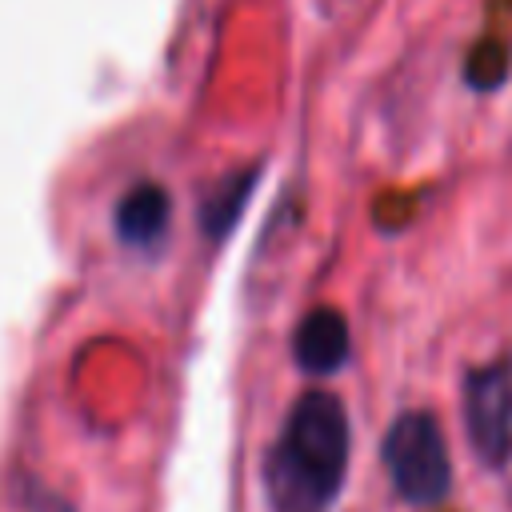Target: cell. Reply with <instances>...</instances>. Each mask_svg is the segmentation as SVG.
Wrapping results in <instances>:
<instances>
[{
    "label": "cell",
    "instance_id": "obj_1",
    "mask_svg": "<svg viewBox=\"0 0 512 512\" xmlns=\"http://www.w3.org/2000/svg\"><path fill=\"white\" fill-rule=\"evenodd\" d=\"M348 452L352 428L344 404L332 392L300 396L264 464L272 512H328L344 488Z\"/></svg>",
    "mask_w": 512,
    "mask_h": 512
},
{
    "label": "cell",
    "instance_id": "obj_2",
    "mask_svg": "<svg viewBox=\"0 0 512 512\" xmlns=\"http://www.w3.org/2000/svg\"><path fill=\"white\" fill-rule=\"evenodd\" d=\"M384 472L400 500L416 508H432L452 492V456L440 432V420L424 408L400 412L380 444Z\"/></svg>",
    "mask_w": 512,
    "mask_h": 512
},
{
    "label": "cell",
    "instance_id": "obj_3",
    "mask_svg": "<svg viewBox=\"0 0 512 512\" xmlns=\"http://www.w3.org/2000/svg\"><path fill=\"white\" fill-rule=\"evenodd\" d=\"M464 428L484 468H504L512 456V364L488 360L464 372Z\"/></svg>",
    "mask_w": 512,
    "mask_h": 512
},
{
    "label": "cell",
    "instance_id": "obj_4",
    "mask_svg": "<svg viewBox=\"0 0 512 512\" xmlns=\"http://www.w3.org/2000/svg\"><path fill=\"white\" fill-rule=\"evenodd\" d=\"M292 352H296V364L304 372H336L348 352H352V336H348V320L336 312V308H312L300 328H296V340H292Z\"/></svg>",
    "mask_w": 512,
    "mask_h": 512
},
{
    "label": "cell",
    "instance_id": "obj_5",
    "mask_svg": "<svg viewBox=\"0 0 512 512\" xmlns=\"http://www.w3.org/2000/svg\"><path fill=\"white\" fill-rule=\"evenodd\" d=\"M168 220H172V200L160 184L152 180H140L136 188H128L120 196V208H116V236L132 248H152L164 232H168Z\"/></svg>",
    "mask_w": 512,
    "mask_h": 512
},
{
    "label": "cell",
    "instance_id": "obj_6",
    "mask_svg": "<svg viewBox=\"0 0 512 512\" xmlns=\"http://www.w3.org/2000/svg\"><path fill=\"white\" fill-rule=\"evenodd\" d=\"M256 180H260L256 168H248V172L224 180V184L208 196V204H204V228H208V236L232 232V224L240 220V208H244V200H248V192H252Z\"/></svg>",
    "mask_w": 512,
    "mask_h": 512
}]
</instances>
